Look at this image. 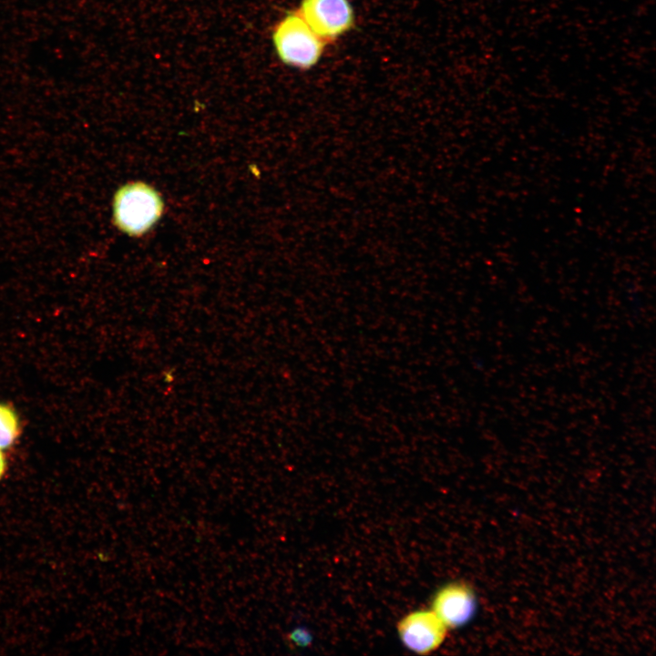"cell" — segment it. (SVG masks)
<instances>
[{
	"label": "cell",
	"instance_id": "cell-5",
	"mask_svg": "<svg viewBox=\"0 0 656 656\" xmlns=\"http://www.w3.org/2000/svg\"><path fill=\"white\" fill-rule=\"evenodd\" d=\"M476 607L473 590L465 583L454 582L436 591L431 610L447 629H454L468 622L474 616Z\"/></svg>",
	"mask_w": 656,
	"mask_h": 656
},
{
	"label": "cell",
	"instance_id": "cell-7",
	"mask_svg": "<svg viewBox=\"0 0 656 656\" xmlns=\"http://www.w3.org/2000/svg\"><path fill=\"white\" fill-rule=\"evenodd\" d=\"M1 450L2 449H0V479L3 477V475L5 471V466H6L5 458Z\"/></svg>",
	"mask_w": 656,
	"mask_h": 656
},
{
	"label": "cell",
	"instance_id": "cell-2",
	"mask_svg": "<svg viewBox=\"0 0 656 656\" xmlns=\"http://www.w3.org/2000/svg\"><path fill=\"white\" fill-rule=\"evenodd\" d=\"M163 200L151 186L141 181L120 187L112 202L113 221L122 232L138 236L149 231L159 220Z\"/></svg>",
	"mask_w": 656,
	"mask_h": 656
},
{
	"label": "cell",
	"instance_id": "cell-3",
	"mask_svg": "<svg viewBox=\"0 0 656 656\" xmlns=\"http://www.w3.org/2000/svg\"><path fill=\"white\" fill-rule=\"evenodd\" d=\"M297 12L326 43L337 40L355 24L349 0H301Z\"/></svg>",
	"mask_w": 656,
	"mask_h": 656
},
{
	"label": "cell",
	"instance_id": "cell-1",
	"mask_svg": "<svg viewBox=\"0 0 656 656\" xmlns=\"http://www.w3.org/2000/svg\"><path fill=\"white\" fill-rule=\"evenodd\" d=\"M272 39L278 58L284 65L300 70L315 67L327 44L297 11L288 13L276 24Z\"/></svg>",
	"mask_w": 656,
	"mask_h": 656
},
{
	"label": "cell",
	"instance_id": "cell-6",
	"mask_svg": "<svg viewBox=\"0 0 656 656\" xmlns=\"http://www.w3.org/2000/svg\"><path fill=\"white\" fill-rule=\"evenodd\" d=\"M19 418L12 406L0 403V449L9 447L18 436Z\"/></svg>",
	"mask_w": 656,
	"mask_h": 656
},
{
	"label": "cell",
	"instance_id": "cell-4",
	"mask_svg": "<svg viewBox=\"0 0 656 656\" xmlns=\"http://www.w3.org/2000/svg\"><path fill=\"white\" fill-rule=\"evenodd\" d=\"M447 630L432 610L412 611L397 624L402 643L417 654L436 651L445 641Z\"/></svg>",
	"mask_w": 656,
	"mask_h": 656
}]
</instances>
